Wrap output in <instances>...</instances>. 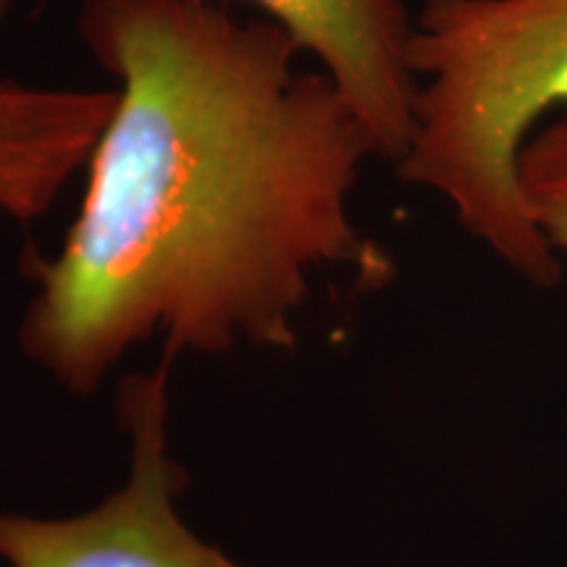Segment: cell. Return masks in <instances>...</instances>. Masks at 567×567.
Here are the masks:
<instances>
[{
    "mask_svg": "<svg viewBox=\"0 0 567 567\" xmlns=\"http://www.w3.org/2000/svg\"><path fill=\"white\" fill-rule=\"evenodd\" d=\"M11 3L13 0H0V30H3L6 19H9V11H11Z\"/></svg>",
    "mask_w": 567,
    "mask_h": 567,
    "instance_id": "52a82bcc",
    "label": "cell"
},
{
    "mask_svg": "<svg viewBox=\"0 0 567 567\" xmlns=\"http://www.w3.org/2000/svg\"><path fill=\"white\" fill-rule=\"evenodd\" d=\"M321 61L381 158L394 163L413 134L415 76L408 63L413 19L402 0H247Z\"/></svg>",
    "mask_w": 567,
    "mask_h": 567,
    "instance_id": "277c9868",
    "label": "cell"
},
{
    "mask_svg": "<svg viewBox=\"0 0 567 567\" xmlns=\"http://www.w3.org/2000/svg\"><path fill=\"white\" fill-rule=\"evenodd\" d=\"M517 182L536 229L567 258V111L551 116L517 158Z\"/></svg>",
    "mask_w": 567,
    "mask_h": 567,
    "instance_id": "8992f818",
    "label": "cell"
},
{
    "mask_svg": "<svg viewBox=\"0 0 567 567\" xmlns=\"http://www.w3.org/2000/svg\"><path fill=\"white\" fill-rule=\"evenodd\" d=\"M408 63L413 134L396 176L442 195L523 281L557 287L563 258L530 218L517 158L567 111V0H425Z\"/></svg>",
    "mask_w": 567,
    "mask_h": 567,
    "instance_id": "7a4b0ae2",
    "label": "cell"
},
{
    "mask_svg": "<svg viewBox=\"0 0 567 567\" xmlns=\"http://www.w3.org/2000/svg\"><path fill=\"white\" fill-rule=\"evenodd\" d=\"M76 32L116 109L82 208L19 326L27 358L90 394L130 347L289 350L310 276L389 274L350 216L373 134L300 45L218 0H80Z\"/></svg>",
    "mask_w": 567,
    "mask_h": 567,
    "instance_id": "6da1fadb",
    "label": "cell"
},
{
    "mask_svg": "<svg viewBox=\"0 0 567 567\" xmlns=\"http://www.w3.org/2000/svg\"><path fill=\"white\" fill-rule=\"evenodd\" d=\"M168 363L118 386V417L132 439L130 481L74 517L0 513V559L11 567H243L176 513L187 476L168 452Z\"/></svg>",
    "mask_w": 567,
    "mask_h": 567,
    "instance_id": "3957f363",
    "label": "cell"
},
{
    "mask_svg": "<svg viewBox=\"0 0 567 567\" xmlns=\"http://www.w3.org/2000/svg\"><path fill=\"white\" fill-rule=\"evenodd\" d=\"M116 90L40 87L0 76V213L30 224L87 166Z\"/></svg>",
    "mask_w": 567,
    "mask_h": 567,
    "instance_id": "5b68a950",
    "label": "cell"
}]
</instances>
